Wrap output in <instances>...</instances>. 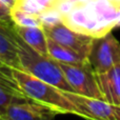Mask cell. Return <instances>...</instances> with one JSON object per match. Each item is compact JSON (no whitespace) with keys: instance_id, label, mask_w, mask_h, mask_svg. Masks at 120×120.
Returning a JSON list of instances; mask_svg holds the SVG:
<instances>
[{"instance_id":"20","label":"cell","mask_w":120,"mask_h":120,"mask_svg":"<svg viewBox=\"0 0 120 120\" xmlns=\"http://www.w3.org/2000/svg\"><path fill=\"white\" fill-rule=\"evenodd\" d=\"M38 4L42 6L43 8L48 10V8H52L53 5H54V2L55 0H35Z\"/></svg>"},{"instance_id":"18","label":"cell","mask_w":120,"mask_h":120,"mask_svg":"<svg viewBox=\"0 0 120 120\" xmlns=\"http://www.w3.org/2000/svg\"><path fill=\"white\" fill-rule=\"evenodd\" d=\"M79 4L80 3H78L77 0H55L52 8L56 10L57 12L63 16V15H66L70 12H72Z\"/></svg>"},{"instance_id":"11","label":"cell","mask_w":120,"mask_h":120,"mask_svg":"<svg viewBox=\"0 0 120 120\" xmlns=\"http://www.w3.org/2000/svg\"><path fill=\"white\" fill-rule=\"evenodd\" d=\"M30 99L24 95L8 71H0V117L3 118L12 103Z\"/></svg>"},{"instance_id":"17","label":"cell","mask_w":120,"mask_h":120,"mask_svg":"<svg viewBox=\"0 0 120 120\" xmlns=\"http://www.w3.org/2000/svg\"><path fill=\"white\" fill-rule=\"evenodd\" d=\"M13 8H17L23 12L30 13V14L38 15L39 16L45 8H43L40 4H38L35 0H16L15 5Z\"/></svg>"},{"instance_id":"7","label":"cell","mask_w":120,"mask_h":120,"mask_svg":"<svg viewBox=\"0 0 120 120\" xmlns=\"http://www.w3.org/2000/svg\"><path fill=\"white\" fill-rule=\"evenodd\" d=\"M43 31L46 37L87 58L94 39L93 37L73 31L62 22L54 26L43 27Z\"/></svg>"},{"instance_id":"1","label":"cell","mask_w":120,"mask_h":120,"mask_svg":"<svg viewBox=\"0 0 120 120\" xmlns=\"http://www.w3.org/2000/svg\"><path fill=\"white\" fill-rule=\"evenodd\" d=\"M11 74L20 90L31 100L52 109L58 114H73L81 117L78 110L58 87L36 78L23 70L11 68Z\"/></svg>"},{"instance_id":"21","label":"cell","mask_w":120,"mask_h":120,"mask_svg":"<svg viewBox=\"0 0 120 120\" xmlns=\"http://www.w3.org/2000/svg\"><path fill=\"white\" fill-rule=\"evenodd\" d=\"M3 3H5L6 5H8L11 8H13V6L15 5V2H16V0H1Z\"/></svg>"},{"instance_id":"3","label":"cell","mask_w":120,"mask_h":120,"mask_svg":"<svg viewBox=\"0 0 120 120\" xmlns=\"http://www.w3.org/2000/svg\"><path fill=\"white\" fill-rule=\"evenodd\" d=\"M66 81L73 92L86 97L103 99L95 77V72L90 62L84 64H70L58 62Z\"/></svg>"},{"instance_id":"15","label":"cell","mask_w":120,"mask_h":120,"mask_svg":"<svg viewBox=\"0 0 120 120\" xmlns=\"http://www.w3.org/2000/svg\"><path fill=\"white\" fill-rule=\"evenodd\" d=\"M11 18L14 24L19 26H39L42 27V23L38 15L23 12L17 8H11Z\"/></svg>"},{"instance_id":"19","label":"cell","mask_w":120,"mask_h":120,"mask_svg":"<svg viewBox=\"0 0 120 120\" xmlns=\"http://www.w3.org/2000/svg\"><path fill=\"white\" fill-rule=\"evenodd\" d=\"M0 21H12L11 8L0 0Z\"/></svg>"},{"instance_id":"16","label":"cell","mask_w":120,"mask_h":120,"mask_svg":"<svg viewBox=\"0 0 120 120\" xmlns=\"http://www.w3.org/2000/svg\"><path fill=\"white\" fill-rule=\"evenodd\" d=\"M42 27H50L62 22V15L54 8H48L39 15Z\"/></svg>"},{"instance_id":"12","label":"cell","mask_w":120,"mask_h":120,"mask_svg":"<svg viewBox=\"0 0 120 120\" xmlns=\"http://www.w3.org/2000/svg\"><path fill=\"white\" fill-rule=\"evenodd\" d=\"M86 5L109 32L116 27L120 3L112 0H91L86 2Z\"/></svg>"},{"instance_id":"2","label":"cell","mask_w":120,"mask_h":120,"mask_svg":"<svg viewBox=\"0 0 120 120\" xmlns=\"http://www.w3.org/2000/svg\"><path fill=\"white\" fill-rule=\"evenodd\" d=\"M17 44L21 70L58 87L61 91L73 92L58 61L50 56L41 55L34 51L19 36L17 37Z\"/></svg>"},{"instance_id":"4","label":"cell","mask_w":120,"mask_h":120,"mask_svg":"<svg viewBox=\"0 0 120 120\" xmlns=\"http://www.w3.org/2000/svg\"><path fill=\"white\" fill-rule=\"evenodd\" d=\"M66 98L86 120H120V106L103 99L86 97L74 92L62 91Z\"/></svg>"},{"instance_id":"6","label":"cell","mask_w":120,"mask_h":120,"mask_svg":"<svg viewBox=\"0 0 120 120\" xmlns=\"http://www.w3.org/2000/svg\"><path fill=\"white\" fill-rule=\"evenodd\" d=\"M62 23L71 30L93 38L102 37L109 32L92 13L86 3L77 5L72 12L62 16Z\"/></svg>"},{"instance_id":"5","label":"cell","mask_w":120,"mask_h":120,"mask_svg":"<svg viewBox=\"0 0 120 120\" xmlns=\"http://www.w3.org/2000/svg\"><path fill=\"white\" fill-rule=\"evenodd\" d=\"M91 66L95 73H104L120 63V43L112 33L94 38L89 56Z\"/></svg>"},{"instance_id":"13","label":"cell","mask_w":120,"mask_h":120,"mask_svg":"<svg viewBox=\"0 0 120 120\" xmlns=\"http://www.w3.org/2000/svg\"><path fill=\"white\" fill-rule=\"evenodd\" d=\"M15 32L17 35L31 46L34 51L41 55L49 56L46 35L43 31V27L39 26H19L14 24Z\"/></svg>"},{"instance_id":"23","label":"cell","mask_w":120,"mask_h":120,"mask_svg":"<svg viewBox=\"0 0 120 120\" xmlns=\"http://www.w3.org/2000/svg\"><path fill=\"white\" fill-rule=\"evenodd\" d=\"M112 1H115V2H118V3H120V0H112Z\"/></svg>"},{"instance_id":"8","label":"cell","mask_w":120,"mask_h":120,"mask_svg":"<svg viewBox=\"0 0 120 120\" xmlns=\"http://www.w3.org/2000/svg\"><path fill=\"white\" fill-rule=\"evenodd\" d=\"M58 114L54 110L31 99L12 103L8 108L4 120H54Z\"/></svg>"},{"instance_id":"9","label":"cell","mask_w":120,"mask_h":120,"mask_svg":"<svg viewBox=\"0 0 120 120\" xmlns=\"http://www.w3.org/2000/svg\"><path fill=\"white\" fill-rule=\"evenodd\" d=\"M17 37L13 21H0V60L10 68L21 70Z\"/></svg>"},{"instance_id":"25","label":"cell","mask_w":120,"mask_h":120,"mask_svg":"<svg viewBox=\"0 0 120 120\" xmlns=\"http://www.w3.org/2000/svg\"><path fill=\"white\" fill-rule=\"evenodd\" d=\"M1 120H4V119H1Z\"/></svg>"},{"instance_id":"14","label":"cell","mask_w":120,"mask_h":120,"mask_svg":"<svg viewBox=\"0 0 120 120\" xmlns=\"http://www.w3.org/2000/svg\"><path fill=\"white\" fill-rule=\"evenodd\" d=\"M46 43H48L49 56L52 57L56 61L70 64H78V65L89 62L86 57L81 56L78 53L74 52L73 50L62 45V44H59L58 42L54 41L49 37H46Z\"/></svg>"},{"instance_id":"22","label":"cell","mask_w":120,"mask_h":120,"mask_svg":"<svg viewBox=\"0 0 120 120\" xmlns=\"http://www.w3.org/2000/svg\"><path fill=\"white\" fill-rule=\"evenodd\" d=\"M10 70V66H8L6 64H4L3 62L0 60V71H8Z\"/></svg>"},{"instance_id":"24","label":"cell","mask_w":120,"mask_h":120,"mask_svg":"<svg viewBox=\"0 0 120 120\" xmlns=\"http://www.w3.org/2000/svg\"><path fill=\"white\" fill-rule=\"evenodd\" d=\"M1 119H2V118H1V117H0V120H1Z\"/></svg>"},{"instance_id":"10","label":"cell","mask_w":120,"mask_h":120,"mask_svg":"<svg viewBox=\"0 0 120 120\" xmlns=\"http://www.w3.org/2000/svg\"><path fill=\"white\" fill-rule=\"evenodd\" d=\"M95 77L103 100L120 106V63L104 73H95Z\"/></svg>"}]
</instances>
